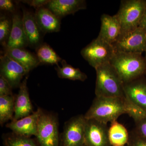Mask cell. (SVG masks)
<instances>
[{
    "label": "cell",
    "mask_w": 146,
    "mask_h": 146,
    "mask_svg": "<svg viewBox=\"0 0 146 146\" xmlns=\"http://www.w3.org/2000/svg\"><path fill=\"white\" fill-rule=\"evenodd\" d=\"M125 98L97 97L84 115L86 119H94L107 124L126 114Z\"/></svg>",
    "instance_id": "obj_1"
},
{
    "label": "cell",
    "mask_w": 146,
    "mask_h": 146,
    "mask_svg": "<svg viewBox=\"0 0 146 146\" xmlns=\"http://www.w3.org/2000/svg\"><path fill=\"white\" fill-rule=\"evenodd\" d=\"M96 97L125 98L124 83L110 63L95 69Z\"/></svg>",
    "instance_id": "obj_2"
},
{
    "label": "cell",
    "mask_w": 146,
    "mask_h": 146,
    "mask_svg": "<svg viewBox=\"0 0 146 146\" xmlns=\"http://www.w3.org/2000/svg\"><path fill=\"white\" fill-rule=\"evenodd\" d=\"M110 63L124 84L140 78L146 71L145 59L140 54L116 52Z\"/></svg>",
    "instance_id": "obj_3"
},
{
    "label": "cell",
    "mask_w": 146,
    "mask_h": 146,
    "mask_svg": "<svg viewBox=\"0 0 146 146\" xmlns=\"http://www.w3.org/2000/svg\"><path fill=\"white\" fill-rule=\"evenodd\" d=\"M146 8L145 0H125L121 1L116 14L121 28V34L139 27Z\"/></svg>",
    "instance_id": "obj_4"
},
{
    "label": "cell",
    "mask_w": 146,
    "mask_h": 146,
    "mask_svg": "<svg viewBox=\"0 0 146 146\" xmlns=\"http://www.w3.org/2000/svg\"><path fill=\"white\" fill-rule=\"evenodd\" d=\"M58 126L56 116L42 110L38 119L36 136L39 146H59Z\"/></svg>",
    "instance_id": "obj_5"
},
{
    "label": "cell",
    "mask_w": 146,
    "mask_h": 146,
    "mask_svg": "<svg viewBox=\"0 0 146 146\" xmlns=\"http://www.w3.org/2000/svg\"><path fill=\"white\" fill-rule=\"evenodd\" d=\"M115 52L112 45L98 36L83 48L80 53L89 65L96 69L110 63Z\"/></svg>",
    "instance_id": "obj_6"
},
{
    "label": "cell",
    "mask_w": 146,
    "mask_h": 146,
    "mask_svg": "<svg viewBox=\"0 0 146 146\" xmlns=\"http://www.w3.org/2000/svg\"><path fill=\"white\" fill-rule=\"evenodd\" d=\"M112 46L116 52L142 54L146 49V31L138 27L122 33Z\"/></svg>",
    "instance_id": "obj_7"
},
{
    "label": "cell",
    "mask_w": 146,
    "mask_h": 146,
    "mask_svg": "<svg viewBox=\"0 0 146 146\" xmlns=\"http://www.w3.org/2000/svg\"><path fill=\"white\" fill-rule=\"evenodd\" d=\"M86 121L84 115H80L73 117L66 122L60 136L59 146H86Z\"/></svg>",
    "instance_id": "obj_8"
},
{
    "label": "cell",
    "mask_w": 146,
    "mask_h": 146,
    "mask_svg": "<svg viewBox=\"0 0 146 146\" xmlns=\"http://www.w3.org/2000/svg\"><path fill=\"white\" fill-rule=\"evenodd\" d=\"M108 132L107 124L96 120L86 119L85 146H111L108 138Z\"/></svg>",
    "instance_id": "obj_9"
},
{
    "label": "cell",
    "mask_w": 146,
    "mask_h": 146,
    "mask_svg": "<svg viewBox=\"0 0 146 146\" xmlns=\"http://www.w3.org/2000/svg\"><path fill=\"white\" fill-rule=\"evenodd\" d=\"M28 73L20 64L4 54L0 57V76L12 88L20 87L23 77Z\"/></svg>",
    "instance_id": "obj_10"
},
{
    "label": "cell",
    "mask_w": 146,
    "mask_h": 146,
    "mask_svg": "<svg viewBox=\"0 0 146 146\" xmlns=\"http://www.w3.org/2000/svg\"><path fill=\"white\" fill-rule=\"evenodd\" d=\"M42 109L38 108L31 115L18 120H12L6 127L12 133L19 136L31 137L36 136L38 119Z\"/></svg>",
    "instance_id": "obj_11"
},
{
    "label": "cell",
    "mask_w": 146,
    "mask_h": 146,
    "mask_svg": "<svg viewBox=\"0 0 146 146\" xmlns=\"http://www.w3.org/2000/svg\"><path fill=\"white\" fill-rule=\"evenodd\" d=\"M101 22V26L98 37L113 44L117 42L122 33L121 25L117 16L102 14Z\"/></svg>",
    "instance_id": "obj_12"
},
{
    "label": "cell",
    "mask_w": 146,
    "mask_h": 146,
    "mask_svg": "<svg viewBox=\"0 0 146 146\" xmlns=\"http://www.w3.org/2000/svg\"><path fill=\"white\" fill-rule=\"evenodd\" d=\"M28 78V76H27L22 82L19 87L18 94L15 97L13 120L25 117L34 112L27 86Z\"/></svg>",
    "instance_id": "obj_13"
},
{
    "label": "cell",
    "mask_w": 146,
    "mask_h": 146,
    "mask_svg": "<svg viewBox=\"0 0 146 146\" xmlns=\"http://www.w3.org/2000/svg\"><path fill=\"white\" fill-rule=\"evenodd\" d=\"M47 5L48 9L58 18L86 8V1L84 0H50Z\"/></svg>",
    "instance_id": "obj_14"
},
{
    "label": "cell",
    "mask_w": 146,
    "mask_h": 146,
    "mask_svg": "<svg viewBox=\"0 0 146 146\" xmlns=\"http://www.w3.org/2000/svg\"><path fill=\"white\" fill-rule=\"evenodd\" d=\"M140 78L124 84V89L126 98L146 111V81Z\"/></svg>",
    "instance_id": "obj_15"
},
{
    "label": "cell",
    "mask_w": 146,
    "mask_h": 146,
    "mask_svg": "<svg viewBox=\"0 0 146 146\" xmlns=\"http://www.w3.org/2000/svg\"><path fill=\"white\" fill-rule=\"evenodd\" d=\"M12 28L5 48H23L29 46L24 30L23 17L17 14L12 17Z\"/></svg>",
    "instance_id": "obj_16"
},
{
    "label": "cell",
    "mask_w": 146,
    "mask_h": 146,
    "mask_svg": "<svg viewBox=\"0 0 146 146\" xmlns=\"http://www.w3.org/2000/svg\"><path fill=\"white\" fill-rule=\"evenodd\" d=\"M35 16L39 29L43 33L57 32L60 31V23L59 18L48 9L44 7L38 9Z\"/></svg>",
    "instance_id": "obj_17"
},
{
    "label": "cell",
    "mask_w": 146,
    "mask_h": 146,
    "mask_svg": "<svg viewBox=\"0 0 146 146\" xmlns=\"http://www.w3.org/2000/svg\"><path fill=\"white\" fill-rule=\"evenodd\" d=\"M5 54L23 66L28 73L40 63L37 56L23 48H5Z\"/></svg>",
    "instance_id": "obj_18"
},
{
    "label": "cell",
    "mask_w": 146,
    "mask_h": 146,
    "mask_svg": "<svg viewBox=\"0 0 146 146\" xmlns=\"http://www.w3.org/2000/svg\"><path fill=\"white\" fill-rule=\"evenodd\" d=\"M23 23L29 46L37 48L40 46L42 36L35 16L31 12L25 10L23 11Z\"/></svg>",
    "instance_id": "obj_19"
},
{
    "label": "cell",
    "mask_w": 146,
    "mask_h": 146,
    "mask_svg": "<svg viewBox=\"0 0 146 146\" xmlns=\"http://www.w3.org/2000/svg\"><path fill=\"white\" fill-rule=\"evenodd\" d=\"M108 134L111 146H125L129 142L130 137L127 129L117 121L111 123Z\"/></svg>",
    "instance_id": "obj_20"
},
{
    "label": "cell",
    "mask_w": 146,
    "mask_h": 146,
    "mask_svg": "<svg viewBox=\"0 0 146 146\" xmlns=\"http://www.w3.org/2000/svg\"><path fill=\"white\" fill-rule=\"evenodd\" d=\"M60 62L62 66L60 67L58 65L55 68L58 77L82 82L85 81L87 78V76L85 73L82 72L79 69L74 68L68 64L65 60H62Z\"/></svg>",
    "instance_id": "obj_21"
},
{
    "label": "cell",
    "mask_w": 146,
    "mask_h": 146,
    "mask_svg": "<svg viewBox=\"0 0 146 146\" xmlns=\"http://www.w3.org/2000/svg\"><path fill=\"white\" fill-rule=\"evenodd\" d=\"M15 97L13 96H0V123L3 125L13 119L14 114Z\"/></svg>",
    "instance_id": "obj_22"
},
{
    "label": "cell",
    "mask_w": 146,
    "mask_h": 146,
    "mask_svg": "<svg viewBox=\"0 0 146 146\" xmlns=\"http://www.w3.org/2000/svg\"><path fill=\"white\" fill-rule=\"evenodd\" d=\"M36 56L40 63L50 65H58L62 60L49 45L46 44L40 45L36 50Z\"/></svg>",
    "instance_id": "obj_23"
},
{
    "label": "cell",
    "mask_w": 146,
    "mask_h": 146,
    "mask_svg": "<svg viewBox=\"0 0 146 146\" xmlns=\"http://www.w3.org/2000/svg\"><path fill=\"white\" fill-rule=\"evenodd\" d=\"M3 143L4 146H39L37 141L31 137L19 136L13 133L4 135Z\"/></svg>",
    "instance_id": "obj_24"
},
{
    "label": "cell",
    "mask_w": 146,
    "mask_h": 146,
    "mask_svg": "<svg viewBox=\"0 0 146 146\" xmlns=\"http://www.w3.org/2000/svg\"><path fill=\"white\" fill-rule=\"evenodd\" d=\"M126 114L131 117L135 123L146 117V111L126 98Z\"/></svg>",
    "instance_id": "obj_25"
},
{
    "label": "cell",
    "mask_w": 146,
    "mask_h": 146,
    "mask_svg": "<svg viewBox=\"0 0 146 146\" xmlns=\"http://www.w3.org/2000/svg\"><path fill=\"white\" fill-rule=\"evenodd\" d=\"M12 28V21L9 18L1 16L0 18V42L6 47Z\"/></svg>",
    "instance_id": "obj_26"
},
{
    "label": "cell",
    "mask_w": 146,
    "mask_h": 146,
    "mask_svg": "<svg viewBox=\"0 0 146 146\" xmlns=\"http://www.w3.org/2000/svg\"><path fill=\"white\" fill-rule=\"evenodd\" d=\"M12 89L8 82L0 76V96H13Z\"/></svg>",
    "instance_id": "obj_27"
},
{
    "label": "cell",
    "mask_w": 146,
    "mask_h": 146,
    "mask_svg": "<svg viewBox=\"0 0 146 146\" xmlns=\"http://www.w3.org/2000/svg\"><path fill=\"white\" fill-rule=\"evenodd\" d=\"M135 133L138 136L146 140V117L135 123Z\"/></svg>",
    "instance_id": "obj_28"
},
{
    "label": "cell",
    "mask_w": 146,
    "mask_h": 146,
    "mask_svg": "<svg viewBox=\"0 0 146 146\" xmlns=\"http://www.w3.org/2000/svg\"><path fill=\"white\" fill-rule=\"evenodd\" d=\"M129 146H146V140L141 138L134 132L131 136L128 143Z\"/></svg>",
    "instance_id": "obj_29"
},
{
    "label": "cell",
    "mask_w": 146,
    "mask_h": 146,
    "mask_svg": "<svg viewBox=\"0 0 146 146\" xmlns=\"http://www.w3.org/2000/svg\"><path fill=\"white\" fill-rule=\"evenodd\" d=\"M23 2L35 8L39 9L43 7L44 6L47 5L50 2V0H31V1H23Z\"/></svg>",
    "instance_id": "obj_30"
},
{
    "label": "cell",
    "mask_w": 146,
    "mask_h": 146,
    "mask_svg": "<svg viewBox=\"0 0 146 146\" xmlns=\"http://www.w3.org/2000/svg\"><path fill=\"white\" fill-rule=\"evenodd\" d=\"M0 9L1 10L7 11L9 12H13L15 8L12 1L10 0H1Z\"/></svg>",
    "instance_id": "obj_31"
},
{
    "label": "cell",
    "mask_w": 146,
    "mask_h": 146,
    "mask_svg": "<svg viewBox=\"0 0 146 146\" xmlns=\"http://www.w3.org/2000/svg\"><path fill=\"white\" fill-rule=\"evenodd\" d=\"M139 27L146 31V8L145 12L139 24Z\"/></svg>",
    "instance_id": "obj_32"
},
{
    "label": "cell",
    "mask_w": 146,
    "mask_h": 146,
    "mask_svg": "<svg viewBox=\"0 0 146 146\" xmlns=\"http://www.w3.org/2000/svg\"><path fill=\"white\" fill-rule=\"evenodd\" d=\"M145 60L146 61V49L145 50Z\"/></svg>",
    "instance_id": "obj_33"
},
{
    "label": "cell",
    "mask_w": 146,
    "mask_h": 146,
    "mask_svg": "<svg viewBox=\"0 0 146 146\" xmlns=\"http://www.w3.org/2000/svg\"><path fill=\"white\" fill-rule=\"evenodd\" d=\"M145 73H146V71Z\"/></svg>",
    "instance_id": "obj_34"
}]
</instances>
